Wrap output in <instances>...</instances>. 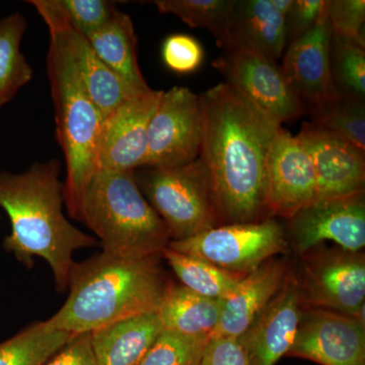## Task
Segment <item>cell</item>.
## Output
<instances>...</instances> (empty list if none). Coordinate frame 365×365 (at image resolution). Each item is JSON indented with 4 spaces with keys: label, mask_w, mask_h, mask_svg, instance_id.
<instances>
[{
    "label": "cell",
    "mask_w": 365,
    "mask_h": 365,
    "mask_svg": "<svg viewBox=\"0 0 365 365\" xmlns=\"http://www.w3.org/2000/svg\"><path fill=\"white\" fill-rule=\"evenodd\" d=\"M203 118L200 157L205 163L222 225L269 217L266 174L279 125L227 83L199 95Z\"/></svg>",
    "instance_id": "obj_1"
},
{
    "label": "cell",
    "mask_w": 365,
    "mask_h": 365,
    "mask_svg": "<svg viewBox=\"0 0 365 365\" xmlns=\"http://www.w3.org/2000/svg\"><path fill=\"white\" fill-rule=\"evenodd\" d=\"M58 160L37 163L21 174L0 173V207L11 220L4 248L31 267L34 257L47 262L58 292L68 287L73 254L97 240L68 222Z\"/></svg>",
    "instance_id": "obj_2"
},
{
    "label": "cell",
    "mask_w": 365,
    "mask_h": 365,
    "mask_svg": "<svg viewBox=\"0 0 365 365\" xmlns=\"http://www.w3.org/2000/svg\"><path fill=\"white\" fill-rule=\"evenodd\" d=\"M160 257H126L103 251L83 263L74 264L68 297L46 321L48 326L78 335L157 312L170 284Z\"/></svg>",
    "instance_id": "obj_3"
},
{
    "label": "cell",
    "mask_w": 365,
    "mask_h": 365,
    "mask_svg": "<svg viewBox=\"0 0 365 365\" xmlns=\"http://www.w3.org/2000/svg\"><path fill=\"white\" fill-rule=\"evenodd\" d=\"M47 68L57 140L66 163L64 204L71 217L81 222L83 195L98 170V143L104 117L88 97L63 40L54 32H50Z\"/></svg>",
    "instance_id": "obj_4"
},
{
    "label": "cell",
    "mask_w": 365,
    "mask_h": 365,
    "mask_svg": "<svg viewBox=\"0 0 365 365\" xmlns=\"http://www.w3.org/2000/svg\"><path fill=\"white\" fill-rule=\"evenodd\" d=\"M81 222L95 232L103 251L120 256H158L172 242L134 170H98L83 195Z\"/></svg>",
    "instance_id": "obj_5"
},
{
    "label": "cell",
    "mask_w": 365,
    "mask_h": 365,
    "mask_svg": "<svg viewBox=\"0 0 365 365\" xmlns=\"http://www.w3.org/2000/svg\"><path fill=\"white\" fill-rule=\"evenodd\" d=\"M148 203L169 228L172 241H182L222 225V216L202 158L174 167L134 170Z\"/></svg>",
    "instance_id": "obj_6"
},
{
    "label": "cell",
    "mask_w": 365,
    "mask_h": 365,
    "mask_svg": "<svg viewBox=\"0 0 365 365\" xmlns=\"http://www.w3.org/2000/svg\"><path fill=\"white\" fill-rule=\"evenodd\" d=\"M284 228L273 218L257 222L230 223L210 228L169 248L197 257L230 271L248 274L287 248Z\"/></svg>",
    "instance_id": "obj_7"
},
{
    "label": "cell",
    "mask_w": 365,
    "mask_h": 365,
    "mask_svg": "<svg viewBox=\"0 0 365 365\" xmlns=\"http://www.w3.org/2000/svg\"><path fill=\"white\" fill-rule=\"evenodd\" d=\"M302 281V307L328 309L364 322V255L345 250L307 252Z\"/></svg>",
    "instance_id": "obj_8"
},
{
    "label": "cell",
    "mask_w": 365,
    "mask_h": 365,
    "mask_svg": "<svg viewBox=\"0 0 365 365\" xmlns=\"http://www.w3.org/2000/svg\"><path fill=\"white\" fill-rule=\"evenodd\" d=\"M212 66L235 88L274 123L294 122L306 114L288 86L278 62L247 49H225Z\"/></svg>",
    "instance_id": "obj_9"
},
{
    "label": "cell",
    "mask_w": 365,
    "mask_h": 365,
    "mask_svg": "<svg viewBox=\"0 0 365 365\" xmlns=\"http://www.w3.org/2000/svg\"><path fill=\"white\" fill-rule=\"evenodd\" d=\"M203 118L200 98L184 86L163 91L148 127L143 167H174L200 155Z\"/></svg>",
    "instance_id": "obj_10"
},
{
    "label": "cell",
    "mask_w": 365,
    "mask_h": 365,
    "mask_svg": "<svg viewBox=\"0 0 365 365\" xmlns=\"http://www.w3.org/2000/svg\"><path fill=\"white\" fill-rule=\"evenodd\" d=\"M288 222L290 240L300 254L327 241L336 242L345 251L359 253L365 246L364 193L316 200Z\"/></svg>",
    "instance_id": "obj_11"
},
{
    "label": "cell",
    "mask_w": 365,
    "mask_h": 365,
    "mask_svg": "<svg viewBox=\"0 0 365 365\" xmlns=\"http://www.w3.org/2000/svg\"><path fill=\"white\" fill-rule=\"evenodd\" d=\"M287 355L321 365H365L364 322L328 309L302 307Z\"/></svg>",
    "instance_id": "obj_12"
},
{
    "label": "cell",
    "mask_w": 365,
    "mask_h": 365,
    "mask_svg": "<svg viewBox=\"0 0 365 365\" xmlns=\"http://www.w3.org/2000/svg\"><path fill=\"white\" fill-rule=\"evenodd\" d=\"M29 4L37 9L49 32L58 34L63 40L88 97L104 119L127 100L143 93L129 86L98 58L85 36L69 24L57 0H32Z\"/></svg>",
    "instance_id": "obj_13"
},
{
    "label": "cell",
    "mask_w": 365,
    "mask_h": 365,
    "mask_svg": "<svg viewBox=\"0 0 365 365\" xmlns=\"http://www.w3.org/2000/svg\"><path fill=\"white\" fill-rule=\"evenodd\" d=\"M269 217L290 220L317 200L313 163L297 136L280 127L269 150L266 174Z\"/></svg>",
    "instance_id": "obj_14"
},
{
    "label": "cell",
    "mask_w": 365,
    "mask_h": 365,
    "mask_svg": "<svg viewBox=\"0 0 365 365\" xmlns=\"http://www.w3.org/2000/svg\"><path fill=\"white\" fill-rule=\"evenodd\" d=\"M328 11L329 6L312 30L287 46L280 66L306 114L339 97L331 78L332 29Z\"/></svg>",
    "instance_id": "obj_15"
},
{
    "label": "cell",
    "mask_w": 365,
    "mask_h": 365,
    "mask_svg": "<svg viewBox=\"0 0 365 365\" xmlns=\"http://www.w3.org/2000/svg\"><path fill=\"white\" fill-rule=\"evenodd\" d=\"M163 91L137 93L103 122L98 150V170H135L148 150V127Z\"/></svg>",
    "instance_id": "obj_16"
},
{
    "label": "cell",
    "mask_w": 365,
    "mask_h": 365,
    "mask_svg": "<svg viewBox=\"0 0 365 365\" xmlns=\"http://www.w3.org/2000/svg\"><path fill=\"white\" fill-rule=\"evenodd\" d=\"M297 136L313 163L317 200L364 193L365 151L311 122Z\"/></svg>",
    "instance_id": "obj_17"
},
{
    "label": "cell",
    "mask_w": 365,
    "mask_h": 365,
    "mask_svg": "<svg viewBox=\"0 0 365 365\" xmlns=\"http://www.w3.org/2000/svg\"><path fill=\"white\" fill-rule=\"evenodd\" d=\"M302 307L299 280L287 274L263 313L237 338L249 365H275L288 354L297 336Z\"/></svg>",
    "instance_id": "obj_18"
},
{
    "label": "cell",
    "mask_w": 365,
    "mask_h": 365,
    "mask_svg": "<svg viewBox=\"0 0 365 365\" xmlns=\"http://www.w3.org/2000/svg\"><path fill=\"white\" fill-rule=\"evenodd\" d=\"M216 44L222 50H251L277 62L287 48L285 16L273 0H232Z\"/></svg>",
    "instance_id": "obj_19"
},
{
    "label": "cell",
    "mask_w": 365,
    "mask_h": 365,
    "mask_svg": "<svg viewBox=\"0 0 365 365\" xmlns=\"http://www.w3.org/2000/svg\"><path fill=\"white\" fill-rule=\"evenodd\" d=\"M282 261L271 259L247 274L222 302V312L210 337L240 338L270 304L287 276Z\"/></svg>",
    "instance_id": "obj_20"
},
{
    "label": "cell",
    "mask_w": 365,
    "mask_h": 365,
    "mask_svg": "<svg viewBox=\"0 0 365 365\" xmlns=\"http://www.w3.org/2000/svg\"><path fill=\"white\" fill-rule=\"evenodd\" d=\"M163 328L157 312L115 322L91 333L98 365H138Z\"/></svg>",
    "instance_id": "obj_21"
},
{
    "label": "cell",
    "mask_w": 365,
    "mask_h": 365,
    "mask_svg": "<svg viewBox=\"0 0 365 365\" xmlns=\"http://www.w3.org/2000/svg\"><path fill=\"white\" fill-rule=\"evenodd\" d=\"M222 302L170 283L157 314L163 331L209 339L220 321Z\"/></svg>",
    "instance_id": "obj_22"
},
{
    "label": "cell",
    "mask_w": 365,
    "mask_h": 365,
    "mask_svg": "<svg viewBox=\"0 0 365 365\" xmlns=\"http://www.w3.org/2000/svg\"><path fill=\"white\" fill-rule=\"evenodd\" d=\"M85 37L98 58L138 91L150 90L137 62L136 36L129 16L117 11L95 32Z\"/></svg>",
    "instance_id": "obj_23"
},
{
    "label": "cell",
    "mask_w": 365,
    "mask_h": 365,
    "mask_svg": "<svg viewBox=\"0 0 365 365\" xmlns=\"http://www.w3.org/2000/svg\"><path fill=\"white\" fill-rule=\"evenodd\" d=\"M162 257L182 287L208 299L223 300L232 294L247 274L230 272L197 257L167 249Z\"/></svg>",
    "instance_id": "obj_24"
},
{
    "label": "cell",
    "mask_w": 365,
    "mask_h": 365,
    "mask_svg": "<svg viewBox=\"0 0 365 365\" xmlns=\"http://www.w3.org/2000/svg\"><path fill=\"white\" fill-rule=\"evenodd\" d=\"M26 19L14 13L0 21V107L33 78L32 67L21 51Z\"/></svg>",
    "instance_id": "obj_25"
},
{
    "label": "cell",
    "mask_w": 365,
    "mask_h": 365,
    "mask_svg": "<svg viewBox=\"0 0 365 365\" xmlns=\"http://www.w3.org/2000/svg\"><path fill=\"white\" fill-rule=\"evenodd\" d=\"M73 336L46 321L34 324L0 344V365H44Z\"/></svg>",
    "instance_id": "obj_26"
},
{
    "label": "cell",
    "mask_w": 365,
    "mask_h": 365,
    "mask_svg": "<svg viewBox=\"0 0 365 365\" xmlns=\"http://www.w3.org/2000/svg\"><path fill=\"white\" fill-rule=\"evenodd\" d=\"M330 71L339 97L365 101V44L332 33Z\"/></svg>",
    "instance_id": "obj_27"
},
{
    "label": "cell",
    "mask_w": 365,
    "mask_h": 365,
    "mask_svg": "<svg viewBox=\"0 0 365 365\" xmlns=\"http://www.w3.org/2000/svg\"><path fill=\"white\" fill-rule=\"evenodd\" d=\"M309 115L312 124L365 151V101L338 97Z\"/></svg>",
    "instance_id": "obj_28"
},
{
    "label": "cell",
    "mask_w": 365,
    "mask_h": 365,
    "mask_svg": "<svg viewBox=\"0 0 365 365\" xmlns=\"http://www.w3.org/2000/svg\"><path fill=\"white\" fill-rule=\"evenodd\" d=\"M232 0H158L163 14H174L192 28L209 31L215 39L222 35Z\"/></svg>",
    "instance_id": "obj_29"
},
{
    "label": "cell",
    "mask_w": 365,
    "mask_h": 365,
    "mask_svg": "<svg viewBox=\"0 0 365 365\" xmlns=\"http://www.w3.org/2000/svg\"><path fill=\"white\" fill-rule=\"evenodd\" d=\"M207 341L163 331L138 365H199Z\"/></svg>",
    "instance_id": "obj_30"
},
{
    "label": "cell",
    "mask_w": 365,
    "mask_h": 365,
    "mask_svg": "<svg viewBox=\"0 0 365 365\" xmlns=\"http://www.w3.org/2000/svg\"><path fill=\"white\" fill-rule=\"evenodd\" d=\"M69 24L83 36L104 26L117 9L107 0H57Z\"/></svg>",
    "instance_id": "obj_31"
},
{
    "label": "cell",
    "mask_w": 365,
    "mask_h": 365,
    "mask_svg": "<svg viewBox=\"0 0 365 365\" xmlns=\"http://www.w3.org/2000/svg\"><path fill=\"white\" fill-rule=\"evenodd\" d=\"M165 66L177 73H190L202 64V46L193 37L184 34L170 36L165 40L162 49Z\"/></svg>",
    "instance_id": "obj_32"
},
{
    "label": "cell",
    "mask_w": 365,
    "mask_h": 365,
    "mask_svg": "<svg viewBox=\"0 0 365 365\" xmlns=\"http://www.w3.org/2000/svg\"><path fill=\"white\" fill-rule=\"evenodd\" d=\"M328 14L333 34L364 43V0H330Z\"/></svg>",
    "instance_id": "obj_33"
},
{
    "label": "cell",
    "mask_w": 365,
    "mask_h": 365,
    "mask_svg": "<svg viewBox=\"0 0 365 365\" xmlns=\"http://www.w3.org/2000/svg\"><path fill=\"white\" fill-rule=\"evenodd\" d=\"M328 6L329 0H292L285 16L287 46L312 30Z\"/></svg>",
    "instance_id": "obj_34"
},
{
    "label": "cell",
    "mask_w": 365,
    "mask_h": 365,
    "mask_svg": "<svg viewBox=\"0 0 365 365\" xmlns=\"http://www.w3.org/2000/svg\"><path fill=\"white\" fill-rule=\"evenodd\" d=\"M199 365H249L237 338L212 337L206 343Z\"/></svg>",
    "instance_id": "obj_35"
},
{
    "label": "cell",
    "mask_w": 365,
    "mask_h": 365,
    "mask_svg": "<svg viewBox=\"0 0 365 365\" xmlns=\"http://www.w3.org/2000/svg\"><path fill=\"white\" fill-rule=\"evenodd\" d=\"M44 365H98L91 346V333L73 336Z\"/></svg>",
    "instance_id": "obj_36"
}]
</instances>
